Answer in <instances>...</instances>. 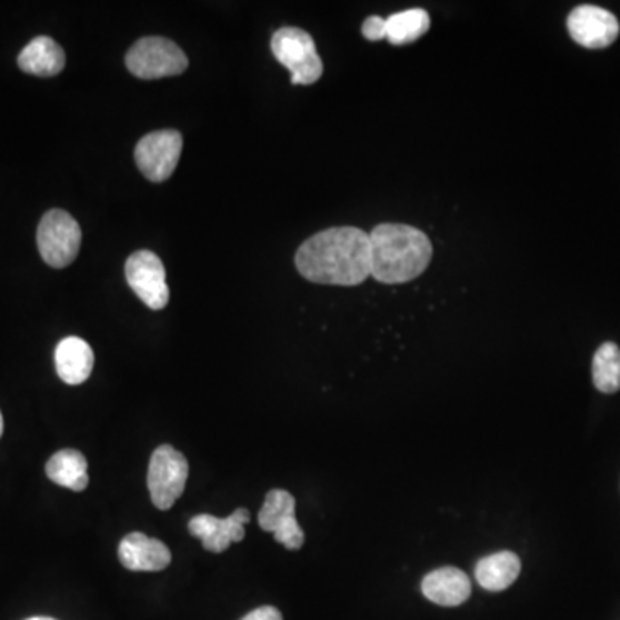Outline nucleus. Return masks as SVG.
<instances>
[{
	"label": "nucleus",
	"instance_id": "nucleus-17",
	"mask_svg": "<svg viewBox=\"0 0 620 620\" xmlns=\"http://www.w3.org/2000/svg\"><path fill=\"white\" fill-rule=\"evenodd\" d=\"M50 481L71 491H83L89 487V462L83 453L66 448L50 457L46 468Z\"/></svg>",
	"mask_w": 620,
	"mask_h": 620
},
{
	"label": "nucleus",
	"instance_id": "nucleus-4",
	"mask_svg": "<svg viewBox=\"0 0 620 620\" xmlns=\"http://www.w3.org/2000/svg\"><path fill=\"white\" fill-rule=\"evenodd\" d=\"M127 68L131 74L142 80H159L187 71L188 59L183 50L171 40L146 37L128 50Z\"/></svg>",
	"mask_w": 620,
	"mask_h": 620
},
{
	"label": "nucleus",
	"instance_id": "nucleus-5",
	"mask_svg": "<svg viewBox=\"0 0 620 620\" xmlns=\"http://www.w3.org/2000/svg\"><path fill=\"white\" fill-rule=\"evenodd\" d=\"M40 256L50 268L62 269L77 259L81 247V228L73 216L52 209L43 216L37 231Z\"/></svg>",
	"mask_w": 620,
	"mask_h": 620
},
{
	"label": "nucleus",
	"instance_id": "nucleus-10",
	"mask_svg": "<svg viewBox=\"0 0 620 620\" xmlns=\"http://www.w3.org/2000/svg\"><path fill=\"white\" fill-rule=\"evenodd\" d=\"M572 40L586 49H606L619 37V21L612 12L598 6H579L567 18Z\"/></svg>",
	"mask_w": 620,
	"mask_h": 620
},
{
	"label": "nucleus",
	"instance_id": "nucleus-11",
	"mask_svg": "<svg viewBox=\"0 0 620 620\" xmlns=\"http://www.w3.org/2000/svg\"><path fill=\"white\" fill-rule=\"evenodd\" d=\"M250 522V512L247 509H237L227 519L200 513L188 522V529L193 537L202 541L203 548L212 553H222L231 543L246 538V524Z\"/></svg>",
	"mask_w": 620,
	"mask_h": 620
},
{
	"label": "nucleus",
	"instance_id": "nucleus-9",
	"mask_svg": "<svg viewBox=\"0 0 620 620\" xmlns=\"http://www.w3.org/2000/svg\"><path fill=\"white\" fill-rule=\"evenodd\" d=\"M259 526L272 532L274 540L287 550H300L306 541L296 517V498L284 490H271L259 512Z\"/></svg>",
	"mask_w": 620,
	"mask_h": 620
},
{
	"label": "nucleus",
	"instance_id": "nucleus-3",
	"mask_svg": "<svg viewBox=\"0 0 620 620\" xmlns=\"http://www.w3.org/2000/svg\"><path fill=\"white\" fill-rule=\"evenodd\" d=\"M271 50L278 62L291 73V83L312 84L324 71L316 42L307 31L287 27L272 34Z\"/></svg>",
	"mask_w": 620,
	"mask_h": 620
},
{
	"label": "nucleus",
	"instance_id": "nucleus-1",
	"mask_svg": "<svg viewBox=\"0 0 620 620\" xmlns=\"http://www.w3.org/2000/svg\"><path fill=\"white\" fill-rule=\"evenodd\" d=\"M371 238L353 227L330 228L310 237L296 256L306 280L333 287H357L371 276Z\"/></svg>",
	"mask_w": 620,
	"mask_h": 620
},
{
	"label": "nucleus",
	"instance_id": "nucleus-20",
	"mask_svg": "<svg viewBox=\"0 0 620 620\" xmlns=\"http://www.w3.org/2000/svg\"><path fill=\"white\" fill-rule=\"evenodd\" d=\"M362 34L371 42L387 39V20L379 18V16H371L362 24Z\"/></svg>",
	"mask_w": 620,
	"mask_h": 620
},
{
	"label": "nucleus",
	"instance_id": "nucleus-23",
	"mask_svg": "<svg viewBox=\"0 0 620 620\" xmlns=\"http://www.w3.org/2000/svg\"><path fill=\"white\" fill-rule=\"evenodd\" d=\"M27 620H56V619H50V617H31V619H27Z\"/></svg>",
	"mask_w": 620,
	"mask_h": 620
},
{
	"label": "nucleus",
	"instance_id": "nucleus-18",
	"mask_svg": "<svg viewBox=\"0 0 620 620\" xmlns=\"http://www.w3.org/2000/svg\"><path fill=\"white\" fill-rule=\"evenodd\" d=\"M429 27L431 21L424 9L413 8L397 12L387 20V39L393 46H407L421 39Z\"/></svg>",
	"mask_w": 620,
	"mask_h": 620
},
{
	"label": "nucleus",
	"instance_id": "nucleus-22",
	"mask_svg": "<svg viewBox=\"0 0 620 620\" xmlns=\"http://www.w3.org/2000/svg\"><path fill=\"white\" fill-rule=\"evenodd\" d=\"M4 433V418H2V412H0V437Z\"/></svg>",
	"mask_w": 620,
	"mask_h": 620
},
{
	"label": "nucleus",
	"instance_id": "nucleus-2",
	"mask_svg": "<svg viewBox=\"0 0 620 620\" xmlns=\"http://www.w3.org/2000/svg\"><path fill=\"white\" fill-rule=\"evenodd\" d=\"M371 238V274L379 283H407L428 269L433 246L428 234L407 224H378Z\"/></svg>",
	"mask_w": 620,
	"mask_h": 620
},
{
	"label": "nucleus",
	"instance_id": "nucleus-12",
	"mask_svg": "<svg viewBox=\"0 0 620 620\" xmlns=\"http://www.w3.org/2000/svg\"><path fill=\"white\" fill-rule=\"evenodd\" d=\"M119 562L133 572L164 571L171 563V551L162 541L149 538L143 532H130L119 543Z\"/></svg>",
	"mask_w": 620,
	"mask_h": 620
},
{
	"label": "nucleus",
	"instance_id": "nucleus-6",
	"mask_svg": "<svg viewBox=\"0 0 620 620\" xmlns=\"http://www.w3.org/2000/svg\"><path fill=\"white\" fill-rule=\"evenodd\" d=\"M188 479V462L183 453L171 444H162L152 453L149 463L150 498L159 510H169L183 494Z\"/></svg>",
	"mask_w": 620,
	"mask_h": 620
},
{
	"label": "nucleus",
	"instance_id": "nucleus-14",
	"mask_svg": "<svg viewBox=\"0 0 620 620\" xmlns=\"http://www.w3.org/2000/svg\"><path fill=\"white\" fill-rule=\"evenodd\" d=\"M93 362L96 356L87 341L78 337H68L59 341L56 349V369L66 384L77 387L84 383L92 374Z\"/></svg>",
	"mask_w": 620,
	"mask_h": 620
},
{
	"label": "nucleus",
	"instance_id": "nucleus-8",
	"mask_svg": "<svg viewBox=\"0 0 620 620\" xmlns=\"http://www.w3.org/2000/svg\"><path fill=\"white\" fill-rule=\"evenodd\" d=\"M128 284L149 309L162 310L169 302L166 269L156 253L138 250L128 257L124 266Z\"/></svg>",
	"mask_w": 620,
	"mask_h": 620
},
{
	"label": "nucleus",
	"instance_id": "nucleus-13",
	"mask_svg": "<svg viewBox=\"0 0 620 620\" xmlns=\"http://www.w3.org/2000/svg\"><path fill=\"white\" fill-rule=\"evenodd\" d=\"M471 593V579L456 567H441L422 579V594L437 606H462Z\"/></svg>",
	"mask_w": 620,
	"mask_h": 620
},
{
	"label": "nucleus",
	"instance_id": "nucleus-19",
	"mask_svg": "<svg viewBox=\"0 0 620 620\" xmlns=\"http://www.w3.org/2000/svg\"><path fill=\"white\" fill-rule=\"evenodd\" d=\"M593 383L601 393L620 390V349L612 341L601 344L593 357Z\"/></svg>",
	"mask_w": 620,
	"mask_h": 620
},
{
	"label": "nucleus",
	"instance_id": "nucleus-21",
	"mask_svg": "<svg viewBox=\"0 0 620 620\" xmlns=\"http://www.w3.org/2000/svg\"><path fill=\"white\" fill-rule=\"evenodd\" d=\"M241 620H283V616H281L280 610L268 606L252 610V612L247 613Z\"/></svg>",
	"mask_w": 620,
	"mask_h": 620
},
{
	"label": "nucleus",
	"instance_id": "nucleus-15",
	"mask_svg": "<svg viewBox=\"0 0 620 620\" xmlns=\"http://www.w3.org/2000/svg\"><path fill=\"white\" fill-rule=\"evenodd\" d=\"M18 66L21 71L33 77H56L64 69V50L54 39L40 34L21 50Z\"/></svg>",
	"mask_w": 620,
	"mask_h": 620
},
{
	"label": "nucleus",
	"instance_id": "nucleus-16",
	"mask_svg": "<svg viewBox=\"0 0 620 620\" xmlns=\"http://www.w3.org/2000/svg\"><path fill=\"white\" fill-rule=\"evenodd\" d=\"M521 574V560L513 551H498L476 566V581L487 591H503Z\"/></svg>",
	"mask_w": 620,
	"mask_h": 620
},
{
	"label": "nucleus",
	"instance_id": "nucleus-7",
	"mask_svg": "<svg viewBox=\"0 0 620 620\" xmlns=\"http://www.w3.org/2000/svg\"><path fill=\"white\" fill-rule=\"evenodd\" d=\"M183 137L177 130L153 131L134 147V161L147 180L162 183L180 162Z\"/></svg>",
	"mask_w": 620,
	"mask_h": 620
}]
</instances>
